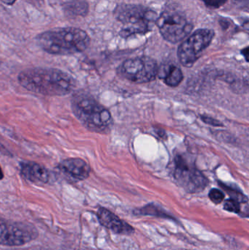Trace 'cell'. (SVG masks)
<instances>
[{
	"instance_id": "1",
	"label": "cell",
	"mask_w": 249,
	"mask_h": 250,
	"mask_svg": "<svg viewBox=\"0 0 249 250\" xmlns=\"http://www.w3.org/2000/svg\"><path fill=\"white\" fill-rule=\"evenodd\" d=\"M18 81L29 92L46 96H64L76 87V81L71 75L56 68L27 69L19 73Z\"/></svg>"
},
{
	"instance_id": "2",
	"label": "cell",
	"mask_w": 249,
	"mask_h": 250,
	"mask_svg": "<svg viewBox=\"0 0 249 250\" xmlns=\"http://www.w3.org/2000/svg\"><path fill=\"white\" fill-rule=\"evenodd\" d=\"M37 41L48 54L70 55L85 51L90 43V38L82 29L70 27L47 31L38 35Z\"/></svg>"
},
{
	"instance_id": "3",
	"label": "cell",
	"mask_w": 249,
	"mask_h": 250,
	"mask_svg": "<svg viewBox=\"0 0 249 250\" xmlns=\"http://www.w3.org/2000/svg\"><path fill=\"white\" fill-rule=\"evenodd\" d=\"M72 110L81 124L92 132L107 133L113 126V118L108 109L92 96L83 92L73 95Z\"/></svg>"
},
{
	"instance_id": "4",
	"label": "cell",
	"mask_w": 249,
	"mask_h": 250,
	"mask_svg": "<svg viewBox=\"0 0 249 250\" xmlns=\"http://www.w3.org/2000/svg\"><path fill=\"white\" fill-rule=\"evenodd\" d=\"M117 13L118 19L124 25L121 32V35L124 37L149 32L156 17L153 11L137 5L121 7Z\"/></svg>"
},
{
	"instance_id": "5",
	"label": "cell",
	"mask_w": 249,
	"mask_h": 250,
	"mask_svg": "<svg viewBox=\"0 0 249 250\" xmlns=\"http://www.w3.org/2000/svg\"><path fill=\"white\" fill-rule=\"evenodd\" d=\"M173 177L179 186L190 193L202 192L209 184V181L200 170L180 155L174 160Z\"/></svg>"
},
{
	"instance_id": "6",
	"label": "cell",
	"mask_w": 249,
	"mask_h": 250,
	"mask_svg": "<svg viewBox=\"0 0 249 250\" xmlns=\"http://www.w3.org/2000/svg\"><path fill=\"white\" fill-rule=\"evenodd\" d=\"M214 33L210 29H199L181 43L178 57L183 65L191 67L210 45Z\"/></svg>"
},
{
	"instance_id": "7",
	"label": "cell",
	"mask_w": 249,
	"mask_h": 250,
	"mask_svg": "<svg viewBox=\"0 0 249 250\" xmlns=\"http://www.w3.org/2000/svg\"><path fill=\"white\" fill-rule=\"evenodd\" d=\"M156 23L163 38L172 43L184 40L192 29L187 19L174 10L164 12L156 21Z\"/></svg>"
},
{
	"instance_id": "8",
	"label": "cell",
	"mask_w": 249,
	"mask_h": 250,
	"mask_svg": "<svg viewBox=\"0 0 249 250\" xmlns=\"http://www.w3.org/2000/svg\"><path fill=\"white\" fill-rule=\"evenodd\" d=\"M119 73L130 82L144 83L156 79L159 73V67L153 59L137 57L124 62L120 67Z\"/></svg>"
},
{
	"instance_id": "9",
	"label": "cell",
	"mask_w": 249,
	"mask_h": 250,
	"mask_svg": "<svg viewBox=\"0 0 249 250\" xmlns=\"http://www.w3.org/2000/svg\"><path fill=\"white\" fill-rule=\"evenodd\" d=\"M37 237L38 231L32 225L0 219V245L21 246Z\"/></svg>"
},
{
	"instance_id": "10",
	"label": "cell",
	"mask_w": 249,
	"mask_h": 250,
	"mask_svg": "<svg viewBox=\"0 0 249 250\" xmlns=\"http://www.w3.org/2000/svg\"><path fill=\"white\" fill-rule=\"evenodd\" d=\"M58 170L68 178L75 181H83L90 175L91 168L85 160L80 158H69L58 164Z\"/></svg>"
},
{
	"instance_id": "11",
	"label": "cell",
	"mask_w": 249,
	"mask_h": 250,
	"mask_svg": "<svg viewBox=\"0 0 249 250\" xmlns=\"http://www.w3.org/2000/svg\"><path fill=\"white\" fill-rule=\"evenodd\" d=\"M97 218L102 226L117 234L130 235L134 232V229L130 225L106 208L98 209Z\"/></svg>"
},
{
	"instance_id": "12",
	"label": "cell",
	"mask_w": 249,
	"mask_h": 250,
	"mask_svg": "<svg viewBox=\"0 0 249 250\" xmlns=\"http://www.w3.org/2000/svg\"><path fill=\"white\" fill-rule=\"evenodd\" d=\"M20 166L22 176L32 183L45 185L51 179L49 170L35 162L23 161Z\"/></svg>"
},
{
	"instance_id": "13",
	"label": "cell",
	"mask_w": 249,
	"mask_h": 250,
	"mask_svg": "<svg viewBox=\"0 0 249 250\" xmlns=\"http://www.w3.org/2000/svg\"><path fill=\"white\" fill-rule=\"evenodd\" d=\"M162 79L168 86L171 87L178 86L184 79L182 71L176 66H169L165 70V74L162 75Z\"/></svg>"
},
{
	"instance_id": "14",
	"label": "cell",
	"mask_w": 249,
	"mask_h": 250,
	"mask_svg": "<svg viewBox=\"0 0 249 250\" xmlns=\"http://www.w3.org/2000/svg\"><path fill=\"white\" fill-rule=\"evenodd\" d=\"M65 7L66 11L68 12L70 14L77 15V16H82L83 13L87 11V4L80 1H72L70 4H67Z\"/></svg>"
},
{
	"instance_id": "15",
	"label": "cell",
	"mask_w": 249,
	"mask_h": 250,
	"mask_svg": "<svg viewBox=\"0 0 249 250\" xmlns=\"http://www.w3.org/2000/svg\"><path fill=\"white\" fill-rule=\"evenodd\" d=\"M224 208L226 211H230V212L235 213L238 214L241 211V206L240 203L235 200L230 199L227 200L224 204Z\"/></svg>"
},
{
	"instance_id": "16",
	"label": "cell",
	"mask_w": 249,
	"mask_h": 250,
	"mask_svg": "<svg viewBox=\"0 0 249 250\" xmlns=\"http://www.w3.org/2000/svg\"><path fill=\"white\" fill-rule=\"evenodd\" d=\"M209 198L215 204H219L225 200V194L218 189H212L209 192Z\"/></svg>"
},
{
	"instance_id": "17",
	"label": "cell",
	"mask_w": 249,
	"mask_h": 250,
	"mask_svg": "<svg viewBox=\"0 0 249 250\" xmlns=\"http://www.w3.org/2000/svg\"><path fill=\"white\" fill-rule=\"evenodd\" d=\"M203 1L209 7L217 8V7L223 5L226 2L227 0H203Z\"/></svg>"
},
{
	"instance_id": "18",
	"label": "cell",
	"mask_w": 249,
	"mask_h": 250,
	"mask_svg": "<svg viewBox=\"0 0 249 250\" xmlns=\"http://www.w3.org/2000/svg\"><path fill=\"white\" fill-rule=\"evenodd\" d=\"M202 120L206 124L213 125V126H222V124L218 120H214V119L211 118L209 117H206V116H203L202 117Z\"/></svg>"
},
{
	"instance_id": "19",
	"label": "cell",
	"mask_w": 249,
	"mask_h": 250,
	"mask_svg": "<svg viewBox=\"0 0 249 250\" xmlns=\"http://www.w3.org/2000/svg\"><path fill=\"white\" fill-rule=\"evenodd\" d=\"M0 152L3 153L4 155H10V152L7 151V148L4 146L2 144H1V141H0Z\"/></svg>"
},
{
	"instance_id": "20",
	"label": "cell",
	"mask_w": 249,
	"mask_h": 250,
	"mask_svg": "<svg viewBox=\"0 0 249 250\" xmlns=\"http://www.w3.org/2000/svg\"><path fill=\"white\" fill-rule=\"evenodd\" d=\"M3 2L5 3V4H13L16 0H1Z\"/></svg>"
},
{
	"instance_id": "21",
	"label": "cell",
	"mask_w": 249,
	"mask_h": 250,
	"mask_svg": "<svg viewBox=\"0 0 249 250\" xmlns=\"http://www.w3.org/2000/svg\"><path fill=\"white\" fill-rule=\"evenodd\" d=\"M4 178V173H3L2 169H1V166H0V180L3 179Z\"/></svg>"
}]
</instances>
